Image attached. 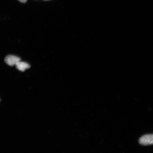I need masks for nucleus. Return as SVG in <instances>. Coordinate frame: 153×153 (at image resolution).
Masks as SVG:
<instances>
[{
	"label": "nucleus",
	"instance_id": "obj_1",
	"mask_svg": "<svg viewBox=\"0 0 153 153\" xmlns=\"http://www.w3.org/2000/svg\"><path fill=\"white\" fill-rule=\"evenodd\" d=\"M139 143L141 145L145 146L153 144V135L148 134L143 136L140 139Z\"/></svg>",
	"mask_w": 153,
	"mask_h": 153
},
{
	"label": "nucleus",
	"instance_id": "obj_2",
	"mask_svg": "<svg viewBox=\"0 0 153 153\" xmlns=\"http://www.w3.org/2000/svg\"><path fill=\"white\" fill-rule=\"evenodd\" d=\"M20 60L21 59L19 57L13 55H8L5 59V62L10 66L15 65L17 62Z\"/></svg>",
	"mask_w": 153,
	"mask_h": 153
},
{
	"label": "nucleus",
	"instance_id": "obj_3",
	"mask_svg": "<svg viewBox=\"0 0 153 153\" xmlns=\"http://www.w3.org/2000/svg\"><path fill=\"white\" fill-rule=\"evenodd\" d=\"M15 65L18 70L22 72L25 71L26 69L30 68V65L28 63L21 62V60L17 62Z\"/></svg>",
	"mask_w": 153,
	"mask_h": 153
},
{
	"label": "nucleus",
	"instance_id": "obj_4",
	"mask_svg": "<svg viewBox=\"0 0 153 153\" xmlns=\"http://www.w3.org/2000/svg\"><path fill=\"white\" fill-rule=\"evenodd\" d=\"M19 1L22 3H26L27 0H19Z\"/></svg>",
	"mask_w": 153,
	"mask_h": 153
},
{
	"label": "nucleus",
	"instance_id": "obj_5",
	"mask_svg": "<svg viewBox=\"0 0 153 153\" xmlns=\"http://www.w3.org/2000/svg\"><path fill=\"white\" fill-rule=\"evenodd\" d=\"M0 101H1V100H0Z\"/></svg>",
	"mask_w": 153,
	"mask_h": 153
}]
</instances>
